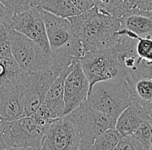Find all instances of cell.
Returning <instances> with one entry per match:
<instances>
[{"mask_svg":"<svg viewBox=\"0 0 152 150\" xmlns=\"http://www.w3.org/2000/svg\"><path fill=\"white\" fill-rule=\"evenodd\" d=\"M134 135L141 143L143 150L151 149L152 140V124L149 120H146L134 132Z\"/></svg>","mask_w":152,"mask_h":150,"instance_id":"23","label":"cell"},{"mask_svg":"<svg viewBox=\"0 0 152 150\" xmlns=\"http://www.w3.org/2000/svg\"><path fill=\"white\" fill-rule=\"evenodd\" d=\"M3 149H6V145H5V143L4 142L2 137H1V134H0V150Z\"/></svg>","mask_w":152,"mask_h":150,"instance_id":"30","label":"cell"},{"mask_svg":"<svg viewBox=\"0 0 152 150\" xmlns=\"http://www.w3.org/2000/svg\"><path fill=\"white\" fill-rule=\"evenodd\" d=\"M125 83L132 102L142 107L152 116V79L145 76L130 75Z\"/></svg>","mask_w":152,"mask_h":150,"instance_id":"14","label":"cell"},{"mask_svg":"<svg viewBox=\"0 0 152 150\" xmlns=\"http://www.w3.org/2000/svg\"><path fill=\"white\" fill-rule=\"evenodd\" d=\"M79 62L89 81L90 88L96 83L105 80L125 82L128 75L116 46L86 51Z\"/></svg>","mask_w":152,"mask_h":150,"instance_id":"3","label":"cell"},{"mask_svg":"<svg viewBox=\"0 0 152 150\" xmlns=\"http://www.w3.org/2000/svg\"><path fill=\"white\" fill-rule=\"evenodd\" d=\"M120 29H125L138 37L152 38V10L130 7L120 18Z\"/></svg>","mask_w":152,"mask_h":150,"instance_id":"13","label":"cell"},{"mask_svg":"<svg viewBox=\"0 0 152 150\" xmlns=\"http://www.w3.org/2000/svg\"><path fill=\"white\" fill-rule=\"evenodd\" d=\"M80 13H83L94 6V0H71Z\"/></svg>","mask_w":152,"mask_h":150,"instance_id":"28","label":"cell"},{"mask_svg":"<svg viewBox=\"0 0 152 150\" xmlns=\"http://www.w3.org/2000/svg\"><path fill=\"white\" fill-rule=\"evenodd\" d=\"M30 116L37 123V125L42 129L43 133L47 131L50 128V126L59 118L55 116L43 103L41 104L37 109Z\"/></svg>","mask_w":152,"mask_h":150,"instance_id":"21","label":"cell"},{"mask_svg":"<svg viewBox=\"0 0 152 150\" xmlns=\"http://www.w3.org/2000/svg\"><path fill=\"white\" fill-rule=\"evenodd\" d=\"M149 121H150V122L152 123V116H151V117H150V120H149Z\"/></svg>","mask_w":152,"mask_h":150,"instance_id":"32","label":"cell"},{"mask_svg":"<svg viewBox=\"0 0 152 150\" xmlns=\"http://www.w3.org/2000/svg\"><path fill=\"white\" fill-rule=\"evenodd\" d=\"M67 19L85 52L113 47L119 39L120 19L99 11L95 6Z\"/></svg>","mask_w":152,"mask_h":150,"instance_id":"1","label":"cell"},{"mask_svg":"<svg viewBox=\"0 0 152 150\" xmlns=\"http://www.w3.org/2000/svg\"><path fill=\"white\" fill-rule=\"evenodd\" d=\"M57 68L33 73H24L26 77L24 116H30L43 103L48 89L59 75Z\"/></svg>","mask_w":152,"mask_h":150,"instance_id":"10","label":"cell"},{"mask_svg":"<svg viewBox=\"0 0 152 150\" xmlns=\"http://www.w3.org/2000/svg\"><path fill=\"white\" fill-rule=\"evenodd\" d=\"M6 149H42L44 133L31 116L4 121L0 133Z\"/></svg>","mask_w":152,"mask_h":150,"instance_id":"7","label":"cell"},{"mask_svg":"<svg viewBox=\"0 0 152 150\" xmlns=\"http://www.w3.org/2000/svg\"><path fill=\"white\" fill-rule=\"evenodd\" d=\"M25 80L22 83L0 88V116L4 121H11L24 116Z\"/></svg>","mask_w":152,"mask_h":150,"instance_id":"12","label":"cell"},{"mask_svg":"<svg viewBox=\"0 0 152 150\" xmlns=\"http://www.w3.org/2000/svg\"><path fill=\"white\" fill-rule=\"evenodd\" d=\"M24 80L25 74L19 68L14 57L0 56V88L19 83Z\"/></svg>","mask_w":152,"mask_h":150,"instance_id":"17","label":"cell"},{"mask_svg":"<svg viewBox=\"0 0 152 150\" xmlns=\"http://www.w3.org/2000/svg\"><path fill=\"white\" fill-rule=\"evenodd\" d=\"M4 121L2 119V117L0 116V133L2 131V129H3V127H4Z\"/></svg>","mask_w":152,"mask_h":150,"instance_id":"31","label":"cell"},{"mask_svg":"<svg viewBox=\"0 0 152 150\" xmlns=\"http://www.w3.org/2000/svg\"><path fill=\"white\" fill-rule=\"evenodd\" d=\"M136 54L139 61L145 63L152 62V38L149 37H137L135 44Z\"/></svg>","mask_w":152,"mask_h":150,"instance_id":"22","label":"cell"},{"mask_svg":"<svg viewBox=\"0 0 152 150\" xmlns=\"http://www.w3.org/2000/svg\"><path fill=\"white\" fill-rule=\"evenodd\" d=\"M90 89L89 81L80 66L75 63L64 82V115H66L86 100Z\"/></svg>","mask_w":152,"mask_h":150,"instance_id":"11","label":"cell"},{"mask_svg":"<svg viewBox=\"0 0 152 150\" xmlns=\"http://www.w3.org/2000/svg\"><path fill=\"white\" fill-rule=\"evenodd\" d=\"M115 150H143L141 143L134 134L122 135L118 143L115 147Z\"/></svg>","mask_w":152,"mask_h":150,"instance_id":"25","label":"cell"},{"mask_svg":"<svg viewBox=\"0 0 152 150\" xmlns=\"http://www.w3.org/2000/svg\"><path fill=\"white\" fill-rule=\"evenodd\" d=\"M146 120H150L147 111L139 104L132 102L118 117L115 129L122 135L134 134Z\"/></svg>","mask_w":152,"mask_h":150,"instance_id":"16","label":"cell"},{"mask_svg":"<svg viewBox=\"0 0 152 150\" xmlns=\"http://www.w3.org/2000/svg\"><path fill=\"white\" fill-rule=\"evenodd\" d=\"M94 6L99 11L115 18H120L130 9L127 0H94Z\"/></svg>","mask_w":152,"mask_h":150,"instance_id":"19","label":"cell"},{"mask_svg":"<svg viewBox=\"0 0 152 150\" xmlns=\"http://www.w3.org/2000/svg\"><path fill=\"white\" fill-rule=\"evenodd\" d=\"M152 124V123H151ZM150 150H152V140H151V149Z\"/></svg>","mask_w":152,"mask_h":150,"instance_id":"33","label":"cell"},{"mask_svg":"<svg viewBox=\"0 0 152 150\" xmlns=\"http://www.w3.org/2000/svg\"><path fill=\"white\" fill-rule=\"evenodd\" d=\"M130 7L152 10V0H127Z\"/></svg>","mask_w":152,"mask_h":150,"instance_id":"27","label":"cell"},{"mask_svg":"<svg viewBox=\"0 0 152 150\" xmlns=\"http://www.w3.org/2000/svg\"><path fill=\"white\" fill-rule=\"evenodd\" d=\"M10 27L35 41L50 54L46 28L39 6L12 14Z\"/></svg>","mask_w":152,"mask_h":150,"instance_id":"9","label":"cell"},{"mask_svg":"<svg viewBox=\"0 0 152 150\" xmlns=\"http://www.w3.org/2000/svg\"><path fill=\"white\" fill-rule=\"evenodd\" d=\"M38 6L63 18H68L80 14L71 0H40Z\"/></svg>","mask_w":152,"mask_h":150,"instance_id":"18","label":"cell"},{"mask_svg":"<svg viewBox=\"0 0 152 150\" xmlns=\"http://www.w3.org/2000/svg\"><path fill=\"white\" fill-rule=\"evenodd\" d=\"M40 0H0V2L9 9L12 14L39 5Z\"/></svg>","mask_w":152,"mask_h":150,"instance_id":"24","label":"cell"},{"mask_svg":"<svg viewBox=\"0 0 152 150\" xmlns=\"http://www.w3.org/2000/svg\"><path fill=\"white\" fill-rule=\"evenodd\" d=\"M11 17H12V12L0 2V25L1 24L10 25Z\"/></svg>","mask_w":152,"mask_h":150,"instance_id":"29","label":"cell"},{"mask_svg":"<svg viewBox=\"0 0 152 150\" xmlns=\"http://www.w3.org/2000/svg\"><path fill=\"white\" fill-rule=\"evenodd\" d=\"M80 133L79 149H90L95 138L110 128H115L116 120L94 108L86 100L69 113Z\"/></svg>","mask_w":152,"mask_h":150,"instance_id":"6","label":"cell"},{"mask_svg":"<svg viewBox=\"0 0 152 150\" xmlns=\"http://www.w3.org/2000/svg\"><path fill=\"white\" fill-rule=\"evenodd\" d=\"M74 64L65 67L60 71L59 75L48 89L43 101V104L56 117L64 115V82Z\"/></svg>","mask_w":152,"mask_h":150,"instance_id":"15","label":"cell"},{"mask_svg":"<svg viewBox=\"0 0 152 150\" xmlns=\"http://www.w3.org/2000/svg\"><path fill=\"white\" fill-rule=\"evenodd\" d=\"M12 56L24 73L50 70L54 68L50 54L37 43L9 26Z\"/></svg>","mask_w":152,"mask_h":150,"instance_id":"5","label":"cell"},{"mask_svg":"<svg viewBox=\"0 0 152 150\" xmlns=\"http://www.w3.org/2000/svg\"><path fill=\"white\" fill-rule=\"evenodd\" d=\"M86 101L96 109L108 115L116 121L132 103L125 82L115 79L94 83L89 89Z\"/></svg>","mask_w":152,"mask_h":150,"instance_id":"4","label":"cell"},{"mask_svg":"<svg viewBox=\"0 0 152 150\" xmlns=\"http://www.w3.org/2000/svg\"><path fill=\"white\" fill-rule=\"evenodd\" d=\"M41 12L54 66L62 69L73 65L84 55L85 50L74 32L70 21L42 9H41Z\"/></svg>","mask_w":152,"mask_h":150,"instance_id":"2","label":"cell"},{"mask_svg":"<svg viewBox=\"0 0 152 150\" xmlns=\"http://www.w3.org/2000/svg\"><path fill=\"white\" fill-rule=\"evenodd\" d=\"M80 137L75 122L68 113L59 117L44 133L42 149L78 150Z\"/></svg>","mask_w":152,"mask_h":150,"instance_id":"8","label":"cell"},{"mask_svg":"<svg viewBox=\"0 0 152 150\" xmlns=\"http://www.w3.org/2000/svg\"><path fill=\"white\" fill-rule=\"evenodd\" d=\"M122 134L115 128H110L99 134L91 146L92 150H112L115 149Z\"/></svg>","mask_w":152,"mask_h":150,"instance_id":"20","label":"cell"},{"mask_svg":"<svg viewBox=\"0 0 152 150\" xmlns=\"http://www.w3.org/2000/svg\"><path fill=\"white\" fill-rule=\"evenodd\" d=\"M10 25H0V56L13 57L10 47V40L9 37Z\"/></svg>","mask_w":152,"mask_h":150,"instance_id":"26","label":"cell"}]
</instances>
